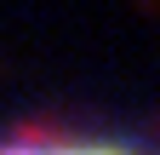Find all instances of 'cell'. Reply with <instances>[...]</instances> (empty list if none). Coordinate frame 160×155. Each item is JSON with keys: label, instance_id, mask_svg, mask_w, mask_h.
<instances>
[{"label": "cell", "instance_id": "6da1fadb", "mask_svg": "<svg viewBox=\"0 0 160 155\" xmlns=\"http://www.w3.org/2000/svg\"><path fill=\"white\" fill-rule=\"evenodd\" d=\"M0 155H149L137 144L103 138V132H69V126H29L0 138Z\"/></svg>", "mask_w": 160, "mask_h": 155}]
</instances>
